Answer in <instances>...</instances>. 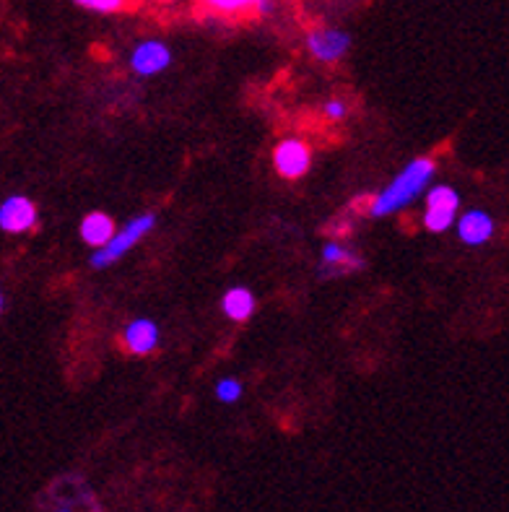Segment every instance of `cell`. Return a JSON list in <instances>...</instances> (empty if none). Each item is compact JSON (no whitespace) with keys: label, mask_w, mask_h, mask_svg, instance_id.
Segmentation results:
<instances>
[{"label":"cell","mask_w":509,"mask_h":512,"mask_svg":"<svg viewBox=\"0 0 509 512\" xmlns=\"http://www.w3.org/2000/svg\"><path fill=\"white\" fill-rule=\"evenodd\" d=\"M434 175H437L434 159H429V156L411 159L380 193L374 195L372 203H369V216L372 219H385V216L398 214L411 203H416L421 195H426V190L432 188Z\"/></svg>","instance_id":"6da1fadb"},{"label":"cell","mask_w":509,"mask_h":512,"mask_svg":"<svg viewBox=\"0 0 509 512\" xmlns=\"http://www.w3.org/2000/svg\"><path fill=\"white\" fill-rule=\"evenodd\" d=\"M156 229V214L146 211V214H138L125 224V227L117 229V234L104 247H99L97 253L91 255V268H110L112 263L123 260L125 255L138 245V242L151 234Z\"/></svg>","instance_id":"7a4b0ae2"},{"label":"cell","mask_w":509,"mask_h":512,"mask_svg":"<svg viewBox=\"0 0 509 512\" xmlns=\"http://www.w3.org/2000/svg\"><path fill=\"white\" fill-rule=\"evenodd\" d=\"M460 193L452 185H432L424 195V224L426 232L442 234L458 224Z\"/></svg>","instance_id":"3957f363"},{"label":"cell","mask_w":509,"mask_h":512,"mask_svg":"<svg viewBox=\"0 0 509 512\" xmlns=\"http://www.w3.org/2000/svg\"><path fill=\"white\" fill-rule=\"evenodd\" d=\"M307 50L312 58L325 65L341 63L351 50V34L338 26H317L307 34Z\"/></svg>","instance_id":"277c9868"},{"label":"cell","mask_w":509,"mask_h":512,"mask_svg":"<svg viewBox=\"0 0 509 512\" xmlns=\"http://www.w3.org/2000/svg\"><path fill=\"white\" fill-rule=\"evenodd\" d=\"M174 55L169 50L167 42L162 39H143L133 47L128 58V68L136 73L138 78H154V76H162L167 71L169 65H172Z\"/></svg>","instance_id":"5b68a950"},{"label":"cell","mask_w":509,"mask_h":512,"mask_svg":"<svg viewBox=\"0 0 509 512\" xmlns=\"http://www.w3.org/2000/svg\"><path fill=\"white\" fill-rule=\"evenodd\" d=\"M273 167L286 180H299L310 172L312 167V149L302 138H284L273 149Z\"/></svg>","instance_id":"8992f818"},{"label":"cell","mask_w":509,"mask_h":512,"mask_svg":"<svg viewBox=\"0 0 509 512\" xmlns=\"http://www.w3.org/2000/svg\"><path fill=\"white\" fill-rule=\"evenodd\" d=\"M39 214L32 198L26 195H8L0 203V229L3 234H26L37 227Z\"/></svg>","instance_id":"52a82bcc"},{"label":"cell","mask_w":509,"mask_h":512,"mask_svg":"<svg viewBox=\"0 0 509 512\" xmlns=\"http://www.w3.org/2000/svg\"><path fill=\"white\" fill-rule=\"evenodd\" d=\"M455 232H458V240L465 247H484L494 240L497 234V221L489 211L484 208H468L465 214L458 216V224H455Z\"/></svg>","instance_id":"ba28073f"},{"label":"cell","mask_w":509,"mask_h":512,"mask_svg":"<svg viewBox=\"0 0 509 512\" xmlns=\"http://www.w3.org/2000/svg\"><path fill=\"white\" fill-rule=\"evenodd\" d=\"M159 341H162V331H159V323H154L151 318H136L125 325L123 344L133 357L154 354L159 349Z\"/></svg>","instance_id":"9c48e42d"},{"label":"cell","mask_w":509,"mask_h":512,"mask_svg":"<svg viewBox=\"0 0 509 512\" xmlns=\"http://www.w3.org/2000/svg\"><path fill=\"white\" fill-rule=\"evenodd\" d=\"M320 263H323L325 273H354L364 268L361 255H356L354 250H348L343 242L336 240L325 242L323 250H320Z\"/></svg>","instance_id":"30bf717a"},{"label":"cell","mask_w":509,"mask_h":512,"mask_svg":"<svg viewBox=\"0 0 509 512\" xmlns=\"http://www.w3.org/2000/svg\"><path fill=\"white\" fill-rule=\"evenodd\" d=\"M221 310L232 323H247L258 310V299L247 286H232L221 297Z\"/></svg>","instance_id":"8fae6325"},{"label":"cell","mask_w":509,"mask_h":512,"mask_svg":"<svg viewBox=\"0 0 509 512\" xmlns=\"http://www.w3.org/2000/svg\"><path fill=\"white\" fill-rule=\"evenodd\" d=\"M78 234H81V240H84L86 245L99 250V247H104L112 237H115L117 227L110 214H104V211H91V214H86L84 219H81Z\"/></svg>","instance_id":"7c38bea8"},{"label":"cell","mask_w":509,"mask_h":512,"mask_svg":"<svg viewBox=\"0 0 509 512\" xmlns=\"http://www.w3.org/2000/svg\"><path fill=\"white\" fill-rule=\"evenodd\" d=\"M213 393H216V398H219L221 403L232 406V403H237L239 398L245 396V385H242V380H237V377H221L219 383H216V388H213Z\"/></svg>","instance_id":"4fadbf2b"},{"label":"cell","mask_w":509,"mask_h":512,"mask_svg":"<svg viewBox=\"0 0 509 512\" xmlns=\"http://www.w3.org/2000/svg\"><path fill=\"white\" fill-rule=\"evenodd\" d=\"M211 11L224 13V16H239V13L252 11L255 0H203Z\"/></svg>","instance_id":"5bb4252c"},{"label":"cell","mask_w":509,"mask_h":512,"mask_svg":"<svg viewBox=\"0 0 509 512\" xmlns=\"http://www.w3.org/2000/svg\"><path fill=\"white\" fill-rule=\"evenodd\" d=\"M128 0H76V6L94 13H117L123 11Z\"/></svg>","instance_id":"9a60e30c"},{"label":"cell","mask_w":509,"mask_h":512,"mask_svg":"<svg viewBox=\"0 0 509 512\" xmlns=\"http://www.w3.org/2000/svg\"><path fill=\"white\" fill-rule=\"evenodd\" d=\"M323 115L328 117L330 123H341L343 117L348 115L346 102H341V99H328V102L323 104Z\"/></svg>","instance_id":"2e32d148"},{"label":"cell","mask_w":509,"mask_h":512,"mask_svg":"<svg viewBox=\"0 0 509 512\" xmlns=\"http://www.w3.org/2000/svg\"><path fill=\"white\" fill-rule=\"evenodd\" d=\"M276 11V0H255V6H252V13H258V16H271Z\"/></svg>","instance_id":"e0dca14e"},{"label":"cell","mask_w":509,"mask_h":512,"mask_svg":"<svg viewBox=\"0 0 509 512\" xmlns=\"http://www.w3.org/2000/svg\"><path fill=\"white\" fill-rule=\"evenodd\" d=\"M58 512H71V510H58Z\"/></svg>","instance_id":"ac0fdd59"},{"label":"cell","mask_w":509,"mask_h":512,"mask_svg":"<svg viewBox=\"0 0 509 512\" xmlns=\"http://www.w3.org/2000/svg\"><path fill=\"white\" fill-rule=\"evenodd\" d=\"M162 3H169V0H162Z\"/></svg>","instance_id":"d6986e66"}]
</instances>
